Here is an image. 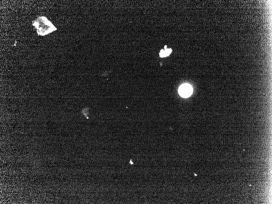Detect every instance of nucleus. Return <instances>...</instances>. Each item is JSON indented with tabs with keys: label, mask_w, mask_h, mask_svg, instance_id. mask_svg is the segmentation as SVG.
<instances>
[{
	"label": "nucleus",
	"mask_w": 272,
	"mask_h": 204,
	"mask_svg": "<svg viewBox=\"0 0 272 204\" xmlns=\"http://www.w3.org/2000/svg\"><path fill=\"white\" fill-rule=\"evenodd\" d=\"M172 51V50L171 49L166 50H162L160 53V56L161 57H165L168 56L171 53Z\"/></svg>",
	"instance_id": "nucleus-2"
},
{
	"label": "nucleus",
	"mask_w": 272,
	"mask_h": 204,
	"mask_svg": "<svg viewBox=\"0 0 272 204\" xmlns=\"http://www.w3.org/2000/svg\"><path fill=\"white\" fill-rule=\"evenodd\" d=\"M178 93L182 98H189L193 93V88L189 84H183L180 86L178 90Z\"/></svg>",
	"instance_id": "nucleus-1"
}]
</instances>
